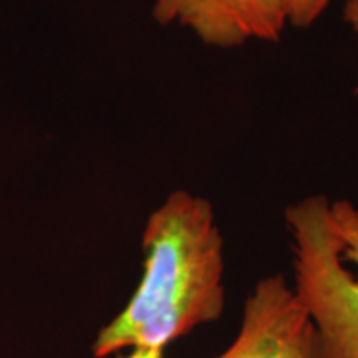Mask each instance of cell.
<instances>
[{
  "label": "cell",
  "mask_w": 358,
  "mask_h": 358,
  "mask_svg": "<svg viewBox=\"0 0 358 358\" xmlns=\"http://www.w3.org/2000/svg\"><path fill=\"white\" fill-rule=\"evenodd\" d=\"M143 273L126 307L100 329L92 355L164 348L213 322L225 307V257L215 209L185 189L169 193L143 231Z\"/></svg>",
  "instance_id": "6da1fadb"
},
{
  "label": "cell",
  "mask_w": 358,
  "mask_h": 358,
  "mask_svg": "<svg viewBox=\"0 0 358 358\" xmlns=\"http://www.w3.org/2000/svg\"><path fill=\"white\" fill-rule=\"evenodd\" d=\"M294 293L319 334L320 358H358V209L310 195L285 211Z\"/></svg>",
  "instance_id": "7a4b0ae2"
},
{
  "label": "cell",
  "mask_w": 358,
  "mask_h": 358,
  "mask_svg": "<svg viewBox=\"0 0 358 358\" xmlns=\"http://www.w3.org/2000/svg\"><path fill=\"white\" fill-rule=\"evenodd\" d=\"M215 358H320L317 329L282 275L257 282L235 341Z\"/></svg>",
  "instance_id": "3957f363"
},
{
  "label": "cell",
  "mask_w": 358,
  "mask_h": 358,
  "mask_svg": "<svg viewBox=\"0 0 358 358\" xmlns=\"http://www.w3.org/2000/svg\"><path fill=\"white\" fill-rule=\"evenodd\" d=\"M154 16L215 48L277 42L289 24L285 0H155Z\"/></svg>",
  "instance_id": "277c9868"
},
{
  "label": "cell",
  "mask_w": 358,
  "mask_h": 358,
  "mask_svg": "<svg viewBox=\"0 0 358 358\" xmlns=\"http://www.w3.org/2000/svg\"><path fill=\"white\" fill-rule=\"evenodd\" d=\"M331 2L333 0H285L287 20L296 28H307L319 20Z\"/></svg>",
  "instance_id": "5b68a950"
},
{
  "label": "cell",
  "mask_w": 358,
  "mask_h": 358,
  "mask_svg": "<svg viewBox=\"0 0 358 358\" xmlns=\"http://www.w3.org/2000/svg\"><path fill=\"white\" fill-rule=\"evenodd\" d=\"M166 350L164 348H131L122 352V357L117 358H164Z\"/></svg>",
  "instance_id": "8992f818"
},
{
  "label": "cell",
  "mask_w": 358,
  "mask_h": 358,
  "mask_svg": "<svg viewBox=\"0 0 358 358\" xmlns=\"http://www.w3.org/2000/svg\"><path fill=\"white\" fill-rule=\"evenodd\" d=\"M348 18H350V22H352L355 28L358 30V0H352V2H350V6H348Z\"/></svg>",
  "instance_id": "52a82bcc"
}]
</instances>
